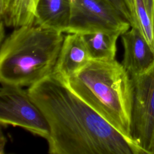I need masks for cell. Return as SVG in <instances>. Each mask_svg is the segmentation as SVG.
Wrapping results in <instances>:
<instances>
[{
  "label": "cell",
  "instance_id": "4",
  "mask_svg": "<svg viewBox=\"0 0 154 154\" xmlns=\"http://www.w3.org/2000/svg\"><path fill=\"white\" fill-rule=\"evenodd\" d=\"M0 123L3 126L20 127L46 140L49 136V127L44 114L28 90L20 86L1 84Z\"/></svg>",
  "mask_w": 154,
  "mask_h": 154
},
{
  "label": "cell",
  "instance_id": "3",
  "mask_svg": "<svg viewBox=\"0 0 154 154\" xmlns=\"http://www.w3.org/2000/svg\"><path fill=\"white\" fill-rule=\"evenodd\" d=\"M63 33L34 24L15 28L1 42V84L30 87L52 73Z\"/></svg>",
  "mask_w": 154,
  "mask_h": 154
},
{
  "label": "cell",
  "instance_id": "6",
  "mask_svg": "<svg viewBox=\"0 0 154 154\" xmlns=\"http://www.w3.org/2000/svg\"><path fill=\"white\" fill-rule=\"evenodd\" d=\"M134 102L131 134L146 154L154 150V66L141 75L131 77Z\"/></svg>",
  "mask_w": 154,
  "mask_h": 154
},
{
  "label": "cell",
  "instance_id": "10",
  "mask_svg": "<svg viewBox=\"0 0 154 154\" xmlns=\"http://www.w3.org/2000/svg\"><path fill=\"white\" fill-rule=\"evenodd\" d=\"M121 34L99 31L82 34L91 60L108 61L116 58L117 41Z\"/></svg>",
  "mask_w": 154,
  "mask_h": 154
},
{
  "label": "cell",
  "instance_id": "17",
  "mask_svg": "<svg viewBox=\"0 0 154 154\" xmlns=\"http://www.w3.org/2000/svg\"><path fill=\"white\" fill-rule=\"evenodd\" d=\"M153 154H154V150H153Z\"/></svg>",
  "mask_w": 154,
  "mask_h": 154
},
{
  "label": "cell",
  "instance_id": "12",
  "mask_svg": "<svg viewBox=\"0 0 154 154\" xmlns=\"http://www.w3.org/2000/svg\"><path fill=\"white\" fill-rule=\"evenodd\" d=\"M38 0H13L5 14L1 17L7 27L17 28L33 25Z\"/></svg>",
  "mask_w": 154,
  "mask_h": 154
},
{
  "label": "cell",
  "instance_id": "9",
  "mask_svg": "<svg viewBox=\"0 0 154 154\" xmlns=\"http://www.w3.org/2000/svg\"><path fill=\"white\" fill-rule=\"evenodd\" d=\"M70 17V0H38L34 25L66 32Z\"/></svg>",
  "mask_w": 154,
  "mask_h": 154
},
{
  "label": "cell",
  "instance_id": "11",
  "mask_svg": "<svg viewBox=\"0 0 154 154\" xmlns=\"http://www.w3.org/2000/svg\"><path fill=\"white\" fill-rule=\"evenodd\" d=\"M134 23L154 52V0H134Z\"/></svg>",
  "mask_w": 154,
  "mask_h": 154
},
{
  "label": "cell",
  "instance_id": "15",
  "mask_svg": "<svg viewBox=\"0 0 154 154\" xmlns=\"http://www.w3.org/2000/svg\"><path fill=\"white\" fill-rule=\"evenodd\" d=\"M129 8L131 12L133 17V23H134V0H126ZM133 25V24H132Z\"/></svg>",
  "mask_w": 154,
  "mask_h": 154
},
{
  "label": "cell",
  "instance_id": "8",
  "mask_svg": "<svg viewBox=\"0 0 154 154\" xmlns=\"http://www.w3.org/2000/svg\"><path fill=\"white\" fill-rule=\"evenodd\" d=\"M91 60L83 35L67 33L60 51L53 73L67 81Z\"/></svg>",
  "mask_w": 154,
  "mask_h": 154
},
{
  "label": "cell",
  "instance_id": "1",
  "mask_svg": "<svg viewBox=\"0 0 154 154\" xmlns=\"http://www.w3.org/2000/svg\"><path fill=\"white\" fill-rule=\"evenodd\" d=\"M49 127L50 154H144L54 73L27 89Z\"/></svg>",
  "mask_w": 154,
  "mask_h": 154
},
{
  "label": "cell",
  "instance_id": "2",
  "mask_svg": "<svg viewBox=\"0 0 154 154\" xmlns=\"http://www.w3.org/2000/svg\"><path fill=\"white\" fill-rule=\"evenodd\" d=\"M66 82L76 94L146 154L132 137L134 85L122 63L116 59L91 60Z\"/></svg>",
  "mask_w": 154,
  "mask_h": 154
},
{
  "label": "cell",
  "instance_id": "14",
  "mask_svg": "<svg viewBox=\"0 0 154 154\" xmlns=\"http://www.w3.org/2000/svg\"><path fill=\"white\" fill-rule=\"evenodd\" d=\"M13 0H0L1 17L4 16L9 9Z\"/></svg>",
  "mask_w": 154,
  "mask_h": 154
},
{
  "label": "cell",
  "instance_id": "5",
  "mask_svg": "<svg viewBox=\"0 0 154 154\" xmlns=\"http://www.w3.org/2000/svg\"><path fill=\"white\" fill-rule=\"evenodd\" d=\"M70 17L66 33L105 31L122 34L131 27L108 0H70Z\"/></svg>",
  "mask_w": 154,
  "mask_h": 154
},
{
  "label": "cell",
  "instance_id": "13",
  "mask_svg": "<svg viewBox=\"0 0 154 154\" xmlns=\"http://www.w3.org/2000/svg\"><path fill=\"white\" fill-rule=\"evenodd\" d=\"M119 12L129 22L133 24V17L126 0H108Z\"/></svg>",
  "mask_w": 154,
  "mask_h": 154
},
{
  "label": "cell",
  "instance_id": "7",
  "mask_svg": "<svg viewBox=\"0 0 154 154\" xmlns=\"http://www.w3.org/2000/svg\"><path fill=\"white\" fill-rule=\"evenodd\" d=\"M121 38L124 50L122 64L131 77L144 74L154 66V52L137 28L131 27Z\"/></svg>",
  "mask_w": 154,
  "mask_h": 154
},
{
  "label": "cell",
  "instance_id": "16",
  "mask_svg": "<svg viewBox=\"0 0 154 154\" xmlns=\"http://www.w3.org/2000/svg\"><path fill=\"white\" fill-rule=\"evenodd\" d=\"M5 141V138L3 136L2 132H1V153H3V149H4V147Z\"/></svg>",
  "mask_w": 154,
  "mask_h": 154
}]
</instances>
